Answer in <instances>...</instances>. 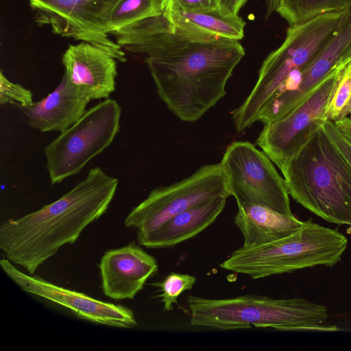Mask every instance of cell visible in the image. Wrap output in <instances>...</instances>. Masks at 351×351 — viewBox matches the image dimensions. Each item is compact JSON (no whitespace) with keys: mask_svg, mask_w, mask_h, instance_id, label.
I'll return each instance as SVG.
<instances>
[{"mask_svg":"<svg viewBox=\"0 0 351 351\" xmlns=\"http://www.w3.org/2000/svg\"><path fill=\"white\" fill-rule=\"evenodd\" d=\"M118 180L100 167L55 202L0 226V248L12 263L33 275L65 244L74 243L82 231L107 210Z\"/></svg>","mask_w":351,"mask_h":351,"instance_id":"cell-1","label":"cell"},{"mask_svg":"<svg viewBox=\"0 0 351 351\" xmlns=\"http://www.w3.org/2000/svg\"><path fill=\"white\" fill-rule=\"evenodd\" d=\"M245 56L239 40L190 42L145 61L159 98L184 122H194L226 95V86Z\"/></svg>","mask_w":351,"mask_h":351,"instance_id":"cell-2","label":"cell"},{"mask_svg":"<svg viewBox=\"0 0 351 351\" xmlns=\"http://www.w3.org/2000/svg\"><path fill=\"white\" fill-rule=\"evenodd\" d=\"M322 125L280 171L295 202L328 222L351 225V165Z\"/></svg>","mask_w":351,"mask_h":351,"instance_id":"cell-3","label":"cell"},{"mask_svg":"<svg viewBox=\"0 0 351 351\" xmlns=\"http://www.w3.org/2000/svg\"><path fill=\"white\" fill-rule=\"evenodd\" d=\"M190 324L227 330L272 328L278 330L336 331L335 326L324 324L326 308L303 298L274 299L244 295L226 299L190 295Z\"/></svg>","mask_w":351,"mask_h":351,"instance_id":"cell-4","label":"cell"},{"mask_svg":"<svg viewBox=\"0 0 351 351\" xmlns=\"http://www.w3.org/2000/svg\"><path fill=\"white\" fill-rule=\"evenodd\" d=\"M348 239L337 230L311 220L276 241L234 250L219 266L258 279L317 265L332 267L341 261Z\"/></svg>","mask_w":351,"mask_h":351,"instance_id":"cell-5","label":"cell"},{"mask_svg":"<svg viewBox=\"0 0 351 351\" xmlns=\"http://www.w3.org/2000/svg\"><path fill=\"white\" fill-rule=\"evenodd\" d=\"M348 10L323 14L288 28L283 43L263 61L250 93L231 112L237 132H242L256 122L262 108L288 76L293 71H302L314 60Z\"/></svg>","mask_w":351,"mask_h":351,"instance_id":"cell-6","label":"cell"},{"mask_svg":"<svg viewBox=\"0 0 351 351\" xmlns=\"http://www.w3.org/2000/svg\"><path fill=\"white\" fill-rule=\"evenodd\" d=\"M121 107L106 99L60 132L44 149L51 184L79 173L114 141L120 129Z\"/></svg>","mask_w":351,"mask_h":351,"instance_id":"cell-7","label":"cell"},{"mask_svg":"<svg viewBox=\"0 0 351 351\" xmlns=\"http://www.w3.org/2000/svg\"><path fill=\"white\" fill-rule=\"evenodd\" d=\"M228 195L237 206L252 204L287 215L291 213L285 179L263 152L248 141H234L220 162Z\"/></svg>","mask_w":351,"mask_h":351,"instance_id":"cell-8","label":"cell"},{"mask_svg":"<svg viewBox=\"0 0 351 351\" xmlns=\"http://www.w3.org/2000/svg\"><path fill=\"white\" fill-rule=\"evenodd\" d=\"M222 195L230 196L221 163L204 165L178 182L154 189L128 214L124 224L136 228L139 238L191 207Z\"/></svg>","mask_w":351,"mask_h":351,"instance_id":"cell-9","label":"cell"},{"mask_svg":"<svg viewBox=\"0 0 351 351\" xmlns=\"http://www.w3.org/2000/svg\"><path fill=\"white\" fill-rule=\"evenodd\" d=\"M121 0H29L40 26L62 37L94 45L125 62L122 48L109 37L108 22Z\"/></svg>","mask_w":351,"mask_h":351,"instance_id":"cell-10","label":"cell"},{"mask_svg":"<svg viewBox=\"0 0 351 351\" xmlns=\"http://www.w3.org/2000/svg\"><path fill=\"white\" fill-rule=\"evenodd\" d=\"M344 69L326 77L298 107L273 123L265 124L256 144L279 168L323 124L328 103Z\"/></svg>","mask_w":351,"mask_h":351,"instance_id":"cell-11","label":"cell"},{"mask_svg":"<svg viewBox=\"0 0 351 351\" xmlns=\"http://www.w3.org/2000/svg\"><path fill=\"white\" fill-rule=\"evenodd\" d=\"M0 265L6 275L23 291L70 309L78 318L122 328L137 326L132 311L125 306L98 300L39 277L24 274L7 258L1 259Z\"/></svg>","mask_w":351,"mask_h":351,"instance_id":"cell-12","label":"cell"},{"mask_svg":"<svg viewBox=\"0 0 351 351\" xmlns=\"http://www.w3.org/2000/svg\"><path fill=\"white\" fill-rule=\"evenodd\" d=\"M158 268L155 258L134 242L108 250L99 263L103 292L114 300H132Z\"/></svg>","mask_w":351,"mask_h":351,"instance_id":"cell-13","label":"cell"},{"mask_svg":"<svg viewBox=\"0 0 351 351\" xmlns=\"http://www.w3.org/2000/svg\"><path fill=\"white\" fill-rule=\"evenodd\" d=\"M117 60L86 42L71 45L62 56L64 73L90 100L108 99L115 90Z\"/></svg>","mask_w":351,"mask_h":351,"instance_id":"cell-14","label":"cell"},{"mask_svg":"<svg viewBox=\"0 0 351 351\" xmlns=\"http://www.w3.org/2000/svg\"><path fill=\"white\" fill-rule=\"evenodd\" d=\"M90 99L64 73L61 82L46 97L18 106L29 127L40 132H62L77 121Z\"/></svg>","mask_w":351,"mask_h":351,"instance_id":"cell-15","label":"cell"},{"mask_svg":"<svg viewBox=\"0 0 351 351\" xmlns=\"http://www.w3.org/2000/svg\"><path fill=\"white\" fill-rule=\"evenodd\" d=\"M125 50L147 57L168 53L190 42L202 39L176 29L163 12L110 34Z\"/></svg>","mask_w":351,"mask_h":351,"instance_id":"cell-16","label":"cell"},{"mask_svg":"<svg viewBox=\"0 0 351 351\" xmlns=\"http://www.w3.org/2000/svg\"><path fill=\"white\" fill-rule=\"evenodd\" d=\"M228 197H217L175 215L155 230L137 238L138 244L148 248H167L195 237L215 221Z\"/></svg>","mask_w":351,"mask_h":351,"instance_id":"cell-17","label":"cell"},{"mask_svg":"<svg viewBox=\"0 0 351 351\" xmlns=\"http://www.w3.org/2000/svg\"><path fill=\"white\" fill-rule=\"evenodd\" d=\"M351 62V8L314 60L297 77L298 92L308 95L326 77Z\"/></svg>","mask_w":351,"mask_h":351,"instance_id":"cell-18","label":"cell"},{"mask_svg":"<svg viewBox=\"0 0 351 351\" xmlns=\"http://www.w3.org/2000/svg\"><path fill=\"white\" fill-rule=\"evenodd\" d=\"M234 223L241 232L245 246L268 243L286 237L303 221L269 207L252 204L238 205Z\"/></svg>","mask_w":351,"mask_h":351,"instance_id":"cell-19","label":"cell"},{"mask_svg":"<svg viewBox=\"0 0 351 351\" xmlns=\"http://www.w3.org/2000/svg\"><path fill=\"white\" fill-rule=\"evenodd\" d=\"M162 10L176 29L202 39L239 40L244 36L245 23L238 14H226L220 9L189 12L168 8Z\"/></svg>","mask_w":351,"mask_h":351,"instance_id":"cell-20","label":"cell"},{"mask_svg":"<svg viewBox=\"0 0 351 351\" xmlns=\"http://www.w3.org/2000/svg\"><path fill=\"white\" fill-rule=\"evenodd\" d=\"M350 8L351 0H279L276 12L291 27L323 14Z\"/></svg>","mask_w":351,"mask_h":351,"instance_id":"cell-21","label":"cell"},{"mask_svg":"<svg viewBox=\"0 0 351 351\" xmlns=\"http://www.w3.org/2000/svg\"><path fill=\"white\" fill-rule=\"evenodd\" d=\"M162 0H121L107 25L108 34L162 12Z\"/></svg>","mask_w":351,"mask_h":351,"instance_id":"cell-22","label":"cell"},{"mask_svg":"<svg viewBox=\"0 0 351 351\" xmlns=\"http://www.w3.org/2000/svg\"><path fill=\"white\" fill-rule=\"evenodd\" d=\"M351 114V62L342 71L328 103L325 119L337 122Z\"/></svg>","mask_w":351,"mask_h":351,"instance_id":"cell-23","label":"cell"},{"mask_svg":"<svg viewBox=\"0 0 351 351\" xmlns=\"http://www.w3.org/2000/svg\"><path fill=\"white\" fill-rule=\"evenodd\" d=\"M196 282V278L189 274L176 272L169 273L160 282L152 283L160 289L161 293L157 295L164 303V311H172L173 304L178 305V298L187 290L191 289Z\"/></svg>","mask_w":351,"mask_h":351,"instance_id":"cell-24","label":"cell"},{"mask_svg":"<svg viewBox=\"0 0 351 351\" xmlns=\"http://www.w3.org/2000/svg\"><path fill=\"white\" fill-rule=\"evenodd\" d=\"M34 102L32 93L10 80L0 71V104H14L17 107L28 106Z\"/></svg>","mask_w":351,"mask_h":351,"instance_id":"cell-25","label":"cell"},{"mask_svg":"<svg viewBox=\"0 0 351 351\" xmlns=\"http://www.w3.org/2000/svg\"><path fill=\"white\" fill-rule=\"evenodd\" d=\"M161 5L162 10L171 8L189 12L219 9L216 0H162Z\"/></svg>","mask_w":351,"mask_h":351,"instance_id":"cell-26","label":"cell"},{"mask_svg":"<svg viewBox=\"0 0 351 351\" xmlns=\"http://www.w3.org/2000/svg\"><path fill=\"white\" fill-rule=\"evenodd\" d=\"M322 127L328 136L351 165V142L341 133L334 122L326 120Z\"/></svg>","mask_w":351,"mask_h":351,"instance_id":"cell-27","label":"cell"},{"mask_svg":"<svg viewBox=\"0 0 351 351\" xmlns=\"http://www.w3.org/2000/svg\"><path fill=\"white\" fill-rule=\"evenodd\" d=\"M220 11L226 14L237 15L248 0H216Z\"/></svg>","mask_w":351,"mask_h":351,"instance_id":"cell-28","label":"cell"},{"mask_svg":"<svg viewBox=\"0 0 351 351\" xmlns=\"http://www.w3.org/2000/svg\"><path fill=\"white\" fill-rule=\"evenodd\" d=\"M335 124L341 133L351 142V118L346 117Z\"/></svg>","mask_w":351,"mask_h":351,"instance_id":"cell-29","label":"cell"},{"mask_svg":"<svg viewBox=\"0 0 351 351\" xmlns=\"http://www.w3.org/2000/svg\"><path fill=\"white\" fill-rule=\"evenodd\" d=\"M279 0H265L266 11L265 19H268L271 14L276 11Z\"/></svg>","mask_w":351,"mask_h":351,"instance_id":"cell-30","label":"cell"},{"mask_svg":"<svg viewBox=\"0 0 351 351\" xmlns=\"http://www.w3.org/2000/svg\"><path fill=\"white\" fill-rule=\"evenodd\" d=\"M346 232L348 234H351V225L346 230Z\"/></svg>","mask_w":351,"mask_h":351,"instance_id":"cell-31","label":"cell"}]
</instances>
